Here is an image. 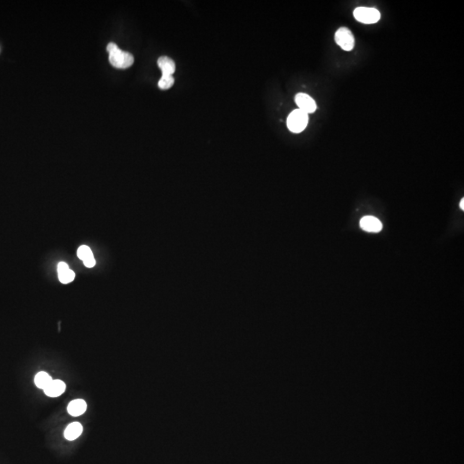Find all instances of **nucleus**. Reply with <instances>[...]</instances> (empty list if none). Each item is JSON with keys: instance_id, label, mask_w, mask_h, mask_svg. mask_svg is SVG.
I'll return each instance as SVG.
<instances>
[{"instance_id": "1", "label": "nucleus", "mask_w": 464, "mask_h": 464, "mask_svg": "<svg viewBox=\"0 0 464 464\" xmlns=\"http://www.w3.org/2000/svg\"><path fill=\"white\" fill-rule=\"evenodd\" d=\"M107 51L109 53V62L114 67L127 69L134 62V58L131 53L120 50L116 43H109Z\"/></svg>"}, {"instance_id": "2", "label": "nucleus", "mask_w": 464, "mask_h": 464, "mask_svg": "<svg viewBox=\"0 0 464 464\" xmlns=\"http://www.w3.org/2000/svg\"><path fill=\"white\" fill-rule=\"evenodd\" d=\"M309 122V116L300 109L293 110L287 118V127L289 130L294 133L303 132Z\"/></svg>"}, {"instance_id": "3", "label": "nucleus", "mask_w": 464, "mask_h": 464, "mask_svg": "<svg viewBox=\"0 0 464 464\" xmlns=\"http://www.w3.org/2000/svg\"><path fill=\"white\" fill-rule=\"evenodd\" d=\"M353 16L357 21L365 24L378 23L381 17L380 12L375 8L358 7L353 12Z\"/></svg>"}, {"instance_id": "4", "label": "nucleus", "mask_w": 464, "mask_h": 464, "mask_svg": "<svg viewBox=\"0 0 464 464\" xmlns=\"http://www.w3.org/2000/svg\"><path fill=\"white\" fill-rule=\"evenodd\" d=\"M334 40L337 45L340 46L341 49L348 52L352 50L355 45V39L352 31L346 27H341L337 30L334 34Z\"/></svg>"}, {"instance_id": "5", "label": "nucleus", "mask_w": 464, "mask_h": 464, "mask_svg": "<svg viewBox=\"0 0 464 464\" xmlns=\"http://www.w3.org/2000/svg\"><path fill=\"white\" fill-rule=\"evenodd\" d=\"M295 101H296L297 105L299 108L298 109L302 110L303 112L306 113L308 115L311 114V113H314L317 109L316 103H315L314 99L307 94H297V96L295 97Z\"/></svg>"}, {"instance_id": "6", "label": "nucleus", "mask_w": 464, "mask_h": 464, "mask_svg": "<svg viewBox=\"0 0 464 464\" xmlns=\"http://www.w3.org/2000/svg\"><path fill=\"white\" fill-rule=\"evenodd\" d=\"M360 227L363 229L365 232L378 233L382 231V225L381 221L377 217L366 216L362 217V219L360 220Z\"/></svg>"}, {"instance_id": "7", "label": "nucleus", "mask_w": 464, "mask_h": 464, "mask_svg": "<svg viewBox=\"0 0 464 464\" xmlns=\"http://www.w3.org/2000/svg\"><path fill=\"white\" fill-rule=\"evenodd\" d=\"M66 389V385L63 381L56 379V380H52L47 388L44 389V393L46 396L52 398L59 397L64 393Z\"/></svg>"}, {"instance_id": "8", "label": "nucleus", "mask_w": 464, "mask_h": 464, "mask_svg": "<svg viewBox=\"0 0 464 464\" xmlns=\"http://www.w3.org/2000/svg\"><path fill=\"white\" fill-rule=\"evenodd\" d=\"M86 401L83 399H76L68 404V414L73 417L82 415L86 412Z\"/></svg>"}, {"instance_id": "9", "label": "nucleus", "mask_w": 464, "mask_h": 464, "mask_svg": "<svg viewBox=\"0 0 464 464\" xmlns=\"http://www.w3.org/2000/svg\"><path fill=\"white\" fill-rule=\"evenodd\" d=\"M157 65L161 69L162 75L173 76L176 71V64L174 60L168 57H160L157 60Z\"/></svg>"}, {"instance_id": "10", "label": "nucleus", "mask_w": 464, "mask_h": 464, "mask_svg": "<svg viewBox=\"0 0 464 464\" xmlns=\"http://www.w3.org/2000/svg\"><path fill=\"white\" fill-rule=\"evenodd\" d=\"M83 432V427L81 424L79 422H73L70 425H68L67 427L65 430L64 436L69 441L75 440L79 438Z\"/></svg>"}, {"instance_id": "11", "label": "nucleus", "mask_w": 464, "mask_h": 464, "mask_svg": "<svg viewBox=\"0 0 464 464\" xmlns=\"http://www.w3.org/2000/svg\"><path fill=\"white\" fill-rule=\"evenodd\" d=\"M52 380V378L49 373H47L45 371H40L35 375L34 383L37 388L44 390Z\"/></svg>"}, {"instance_id": "12", "label": "nucleus", "mask_w": 464, "mask_h": 464, "mask_svg": "<svg viewBox=\"0 0 464 464\" xmlns=\"http://www.w3.org/2000/svg\"><path fill=\"white\" fill-rule=\"evenodd\" d=\"M175 83V79L173 76L162 75V78L158 82V87L161 90H168L173 86Z\"/></svg>"}, {"instance_id": "13", "label": "nucleus", "mask_w": 464, "mask_h": 464, "mask_svg": "<svg viewBox=\"0 0 464 464\" xmlns=\"http://www.w3.org/2000/svg\"><path fill=\"white\" fill-rule=\"evenodd\" d=\"M74 278H75V273L70 268L59 273V279H60V282L63 283V284L71 283V281H73V280H74Z\"/></svg>"}, {"instance_id": "14", "label": "nucleus", "mask_w": 464, "mask_h": 464, "mask_svg": "<svg viewBox=\"0 0 464 464\" xmlns=\"http://www.w3.org/2000/svg\"><path fill=\"white\" fill-rule=\"evenodd\" d=\"M78 256H79V259H81L83 262L87 258L93 256V253L88 246L83 245L78 249Z\"/></svg>"}, {"instance_id": "15", "label": "nucleus", "mask_w": 464, "mask_h": 464, "mask_svg": "<svg viewBox=\"0 0 464 464\" xmlns=\"http://www.w3.org/2000/svg\"><path fill=\"white\" fill-rule=\"evenodd\" d=\"M83 264H84V266H86V267H89V268L93 267V266L96 265V261H95V259H94V255L93 256H91V257L87 258L86 260H84V261H83Z\"/></svg>"}, {"instance_id": "16", "label": "nucleus", "mask_w": 464, "mask_h": 464, "mask_svg": "<svg viewBox=\"0 0 464 464\" xmlns=\"http://www.w3.org/2000/svg\"><path fill=\"white\" fill-rule=\"evenodd\" d=\"M69 269V266H68L66 262H60L58 265V273H60V272H63V271H66V270Z\"/></svg>"}, {"instance_id": "17", "label": "nucleus", "mask_w": 464, "mask_h": 464, "mask_svg": "<svg viewBox=\"0 0 464 464\" xmlns=\"http://www.w3.org/2000/svg\"><path fill=\"white\" fill-rule=\"evenodd\" d=\"M461 209L464 210V199H462L460 202Z\"/></svg>"}]
</instances>
